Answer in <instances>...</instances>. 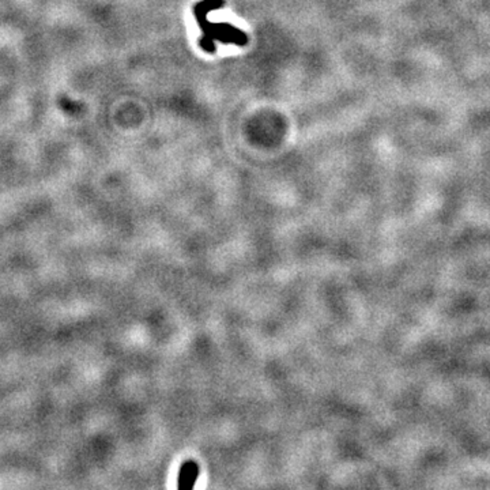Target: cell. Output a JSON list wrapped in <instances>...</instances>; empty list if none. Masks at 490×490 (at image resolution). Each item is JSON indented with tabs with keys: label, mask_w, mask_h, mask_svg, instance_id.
Listing matches in <instances>:
<instances>
[{
	"label": "cell",
	"mask_w": 490,
	"mask_h": 490,
	"mask_svg": "<svg viewBox=\"0 0 490 490\" xmlns=\"http://www.w3.org/2000/svg\"><path fill=\"white\" fill-rule=\"evenodd\" d=\"M199 474L198 465L193 462H187L183 465L180 475H179V488L180 489H189L193 486L196 478Z\"/></svg>",
	"instance_id": "2"
},
{
	"label": "cell",
	"mask_w": 490,
	"mask_h": 490,
	"mask_svg": "<svg viewBox=\"0 0 490 490\" xmlns=\"http://www.w3.org/2000/svg\"><path fill=\"white\" fill-rule=\"evenodd\" d=\"M224 0H202L193 6V17L196 19L203 36L199 40L201 48L208 52H215V41L222 44H234L244 47L248 37L243 30L232 26L230 23H211L208 13L224 6Z\"/></svg>",
	"instance_id": "1"
}]
</instances>
